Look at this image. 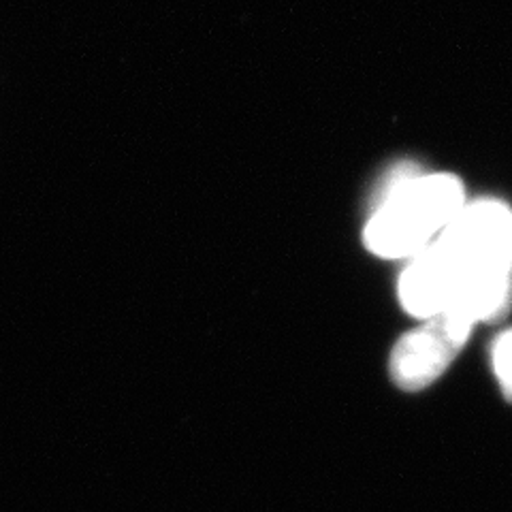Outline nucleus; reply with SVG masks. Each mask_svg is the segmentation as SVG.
<instances>
[{
    "label": "nucleus",
    "mask_w": 512,
    "mask_h": 512,
    "mask_svg": "<svg viewBox=\"0 0 512 512\" xmlns=\"http://www.w3.org/2000/svg\"><path fill=\"white\" fill-rule=\"evenodd\" d=\"M472 323L457 314H438L406 333L391 355V378L399 389L421 391L436 382L466 346Z\"/></svg>",
    "instance_id": "3"
},
{
    "label": "nucleus",
    "mask_w": 512,
    "mask_h": 512,
    "mask_svg": "<svg viewBox=\"0 0 512 512\" xmlns=\"http://www.w3.org/2000/svg\"><path fill=\"white\" fill-rule=\"evenodd\" d=\"M491 361L504 397L508 402H512V329L504 331L500 338L495 340Z\"/></svg>",
    "instance_id": "4"
},
{
    "label": "nucleus",
    "mask_w": 512,
    "mask_h": 512,
    "mask_svg": "<svg viewBox=\"0 0 512 512\" xmlns=\"http://www.w3.org/2000/svg\"><path fill=\"white\" fill-rule=\"evenodd\" d=\"M408 314H457L472 325L512 306V210L495 199L466 203L399 278Z\"/></svg>",
    "instance_id": "1"
},
{
    "label": "nucleus",
    "mask_w": 512,
    "mask_h": 512,
    "mask_svg": "<svg viewBox=\"0 0 512 512\" xmlns=\"http://www.w3.org/2000/svg\"><path fill=\"white\" fill-rule=\"evenodd\" d=\"M466 203L455 175H406L384 190L365 224L363 242L380 259H412L440 237Z\"/></svg>",
    "instance_id": "2"
}]
</instances>
